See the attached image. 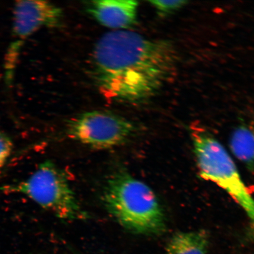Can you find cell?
Here are the masks:
<instances>
[{
	"instance_id": "cell-1",
	"label": "cell",
	"mask_w": 254,
	"mask_h": 254,
	"mask_svg": "<svg viewBox=\"0 0 254 254\" xmlns=\"http://www.w3.org/2000/svg\"><path fill=\"white\" fill-rule=\"evenodd\" d=\"M94 74L105 97L138 104L152 96L174 70L173 44L129 30L104 34L93 53Z\"/></svg>"
},
{
	"instance_id": "cell-11",
	"label": "cell",
	"mask_w": 254,
	"mask_h": 254,
	"mask_svg": "<svg viewBox=\"0 0 254 254\" xmlns=\"http://www.w3.org/2000/svg\"><path fill=\"white\" fill-rule=\"evenodd\" d=\"M13 142L5 132L0 131V173L13 150Z\"/></svg>"
},
{
	"instance_id": "cell-3",
	"label": "cell",
	"mask_w": 254,
	"mask_h": 254,
	"mask_svg": "<svg viewBox=\"0 0 254 254\" xmlns=\"http://www.w3.org/2000/svg\"><path fill=\"white\" fill-rule=\"evenodd\" d=\"M2 189L5 192L27 196L62 220H84L88 217L79 205L65 173L52 161L43 162L28 179Z\"/></svg>"
},
{
	"instance_id": "cell-9",
	"label": "cell",
	"mask_w": 254,
	"mask_h": 254,
	"mask_svg": "<svg viewBox=\"0 0 254 254\" xmlns=\"http://www.w3.org/2000/svg\"><path fill=\"white\" fill-rule=\"evenodd\" d=\"M230 147L233 153L244 163L254 165V128L241 126L231 136Z\"/></svg>"
},
{
	"instance_id": "cell-2",
	"label": "cell",
	"mask_w": 254,
	"mask_h": 254,
	"mask_svg": "<svg viewBox=\"0 0 254 254\" xmlns=\"http://www.w3.org/2000/svg\"><path fill=\"white\" fill-rule=\"evenodd\" d=\"M103 199L110 214L131 233L151 235L165 230L164 211L153 190L126 170L111 175Z\"/></svg>"
},
{
	"instance_id": "cell-10",
	"label": "cell",
	"mask_w": 254,
	"mask_h": 254,
	"mask_svg": "<svg viewBox=\"0 0 254 254\" xmlns=\"http://www.w3.org/2000/svg\"><path fill=\"white\" fill-rule=\"evenodd\" d=\"M151 5L157 9L160 16H166L174 13L185 6L188 1L185 0H174V1H148Z\"/></svg>"
},
{
	"instance_id": "cell-6",
	"label": "cell",
	"mask_w": 254,
	"mask_h": 254,
	"mask_svg": "<svg viewBox=\"0 0 254 254\" xmlns=\"http://www.w3.org/2000/svg\"><path fill=\"white\" fill-rule=\"evenodd\" d=\"M61 8L45 1H18L12 13L11 43L5 59L6 77L12 79L22 47L28 38L43 27H56L62 24Z\"/></svg>"
},
{
	"instance_id": "cell-8",
	"label": "cell",
	"mask_w": 254,
	"mask_h": 254,
	"mask_svg": "<svg viewBox=\"0 0 254 254\" xmlns=\"http://www.w3.org/2000/svg\"><path fill=\"white\" fill-rule=\"evenodd\" d=\"M209 237L205 231L180 232L167 244L166 254H207Z\"/></svg>"
},
{
	"instance_id": "cell-4",
	"label": "cell",
	"mask_w": 254,
	"mask_h": 254,
	"mask_svg": "<svg viewBox=\"0 0 254 254\" xmlns=\"http://www.w3.org/2000/svg\"><path fill=\"white\" fill-rule=\"evenodd\" d=\"M191 137L200 176L228 193L245 211L254 227V198L230 154L202 128H192Z\"/></svg>"
},
{
	"instance_id": "cell-7",
	"label": "cell",
	"mask_w": 254,
	"mask_h": 254,
	"mask_svg": "<svg viewBox=\"0 0 254 254\" xmlns=\"http://www.w3.org/2000/svg\"><path fill=\"white\" fill-rule=\"evenodd\" d=\"M85 7L98 23L108 28L126 30L137 21L138 2L132 0H95Z\"/></svg>"
},
{
	"instance_id": "cell-5",
	"label": "cell",
	"mask_w": 254,
	"mask_h": 254,
	"mask_svg": "<svg viewBox=\"0 0 254 254\" xmlns=\"http://www.w3.org/2000/svg\"><path fill=\"white\" fill-rule=\"evenodd\" d=\"M134 124L109 111H93L69 121L66 134L87 147L106 150L126 144L135 134Z\"/></svg>"
}]
</instances>
